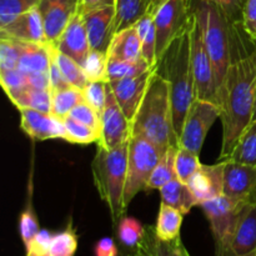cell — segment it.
<instances>
[{
	"instance_id": "cell-1",
	"label": "cell",
	"mask_w": 256,
	"mask_h": 256,
	"mask_svg": "<svg viewBox=\"0 0 256 256\" xmlns=\"http://www.w3.org/2000/svg\"><path fill=\"white\" fill-rule=\"evenodd\" d=\"M256 100V46L252 52L234 46L232 62L219 96L222 122V146L220 159L232 154L240 135L252 122Z\"/></svg>"
},
{
	"instance_id": "cell-2",
	"label": "cell",
	"mask_w": 256,
	"mask_h": 256,
	"mask_svg": "<svg viewBox=\"0 0 256 256\" xmlns=\"http://www.w3.org/2000/svg\"><path fill=\"white\" fill-rule=\"evenodd\" d=\"M132 136H142L166 152L170 146H180L174 129V116L168 80L154 68L146 92L130 122Z\"/></svg>"
},
{
	"instance_id": "cell-3",
	"label": "cell",
	"mask_w": 256,
	"mask_h": 256,
	"mask_svg": "<svg viewBox=\"0 0 256 256\" xmlns=\"http://www.w3.org/2000/svg\"><path fill=\"white\" fill-rule=\"evenodd\" d=\"M192 22L189 28L169 45L156 64L158 72L169 82L174 129L179 142L185 118L192 104L196 99L192 68V52H190Z\"/></svg>"
},
{
	"instance_id": "cell-4",
	"label": "cell",
	"mask_w": 256,
	"mask_h": 256,
	"mask_svg": "<svg viewBox=\"0 0 256 256\" xmlns=\"http://www.w3.org/2000/svg\"><path fill=\"white\" fill-rule=\"evenodd\" d=\"M128 159L129 142L114 149L98 146L96 154L92 162L94 184L102 202H106L114 222H119L128 210L124 204Z\"/></svg>"
},
{
	"instance_id": "cell-5",
	"label": "cell",
	"mask_w": 256,
	"mask_h": 256,
	"mask_svg": "<svg viewBox=\"0 0 256 256\" xmlns=\"http://www.w3.org/2000/svg\"><path fill=\"white\" fill-rule=\"evenodd\" d=\"M192 9L202 30L205 48L214 64L218 95L220 96L232 62V26L212 0H192Z\"/></svg>"
},
{
	"instance_id": "cell-6",
	"label": "cell",
	"mask_w": 256,
	"mask_h": 256,
	"mask_svg": "<svg viewBox=\"0 0 256 256\" xmlns=\"http://www.w3.org/2000/svg\"><path fill=\"white\" fill-rule=\"evenodd\" d=\"M164 152V150L145 138H130L128 178L124 194L125 206H129L140 192H146L150 176Z\"/></svg>"
},
{
	"instance_id": "cell-7",
	"label": "cell",
	"mask_w": 256,
	"mask_h": 256,
	"mask_svg": "<svg viewBox=\"0 0 256 256\" xmlns=\"http://www.w3.org/2000/svg\"><path fill=\"white\" fill-rule=\"evenodd\" d=\"M246 202L220 195L199 205L205 212L215 240L216 256H230V245Z\"/></svg>"
},
{
	"instance_id": "cell-8",
	"label": "cell",
	"mask_w": 256,
	"mask_h": 256,
	"mask_svg": "<svg viewBox=\"0 0 256 256\" xmlns=\"http://www.w3.org/2000/svg\"><path fill=\"white\" fill-rule=\"evenodd\" d=\"M156 64L169 45L189 28L194 15L192 0H165L154 12Z\"/></svg>"
},
{
	"instance_id": "cell-9",
	"label": "cell",
	"mask_w": 256,
	"mask_h": 256,
	"mask_svg": "<svg viewBox=\"0 0 256 256\" xmlns=\"http://www.w3.org/2000/svg\"><path fill=\"white\" fill-rule=\"evenodd\" d=\"M190 52H192V68L195 82V96H196V99L206 100V102H212L219 105L214 64H212L209 52L205 48L202 30L198 24L195 14L192 22V48H190Z\"/></svg>"
},
{
	"instance_id": "cell-10",
	"label": "cell",
	"mask_w": 256,
	"mask_h": 256,
	"mask_svg": "<svg viewBox=\"0 0 256 256\" xmlns=\"http://www.w3.org/2000/svg\"><path fill=\"white\" fill-rule=\"evenodd\" d=\"M220 115L222 110L219 105L206 100L195 99L182 125L180 146L200 154L210 128Z\"/></svg>"
},
{
	"instance_id": "cell-11",
	"label": "cell",
	"mask_w": 256,
	"mask_h": 256,
	"mask_svg": "<svg viewBox=\"0 0 256 256\" xmlns=\"http://www.w3.org/2000/svg\"><path fill=\"white\" fill-rule=\"evenodd\" d=\"M102 132L98 146L104 149H114L132 138L130 122L118 104L109 82H106V102L102 115Z\"/></svg>"
},
{
	"instance_id": "cell-12",
	"label": "cell",
	"mask_w": 256,
	"mask_h": 256,
	"mask_svg": "<svg viewBox=\"0 0 256 256\" xmlns=\"http://www.w3.org/2000/svg\"><path fill=\"white\" fill-rule=\"evenodd\" d=\"M224 195L246 204L256 202V166L224 160Z\"/></svg>"
},
{
	"instance_id": "cell-13",
	"label": "cell",
	"mask_w": 256,
	"mask_h": 256,
	"mask_svg": "<svg viewBox=\"0 0 256 256\" xmlns=\"http://www.w3.org/2000/svg\"><path fill=\"white\" fill-rule=\"evenodd\" d=\"M20 128L34 140L64 139V120L52 112H42L29 108H19Z\"/></svg>"
},
{
	"instance_id": "cell-14",
	"label": "cell",
	"mask_w": 256,
	"mask_h": 256,
	"mask_svg": "<svg viewBox=\"0 0 256 256\" xmlns=\"http://www.w3.org/2000/svg\"><path fill=\"white\" fill-rule=\"evenodd\" d=\"M82 15L92 49L108 54L115 34V6L99 8Z\"/></svg>"
},
{
	"instance_id": "cell-15",
	"label": "cell",
	"mask_w": 256,
	"mask_h": 256,
	"mask_svg": "<svg viewBox=\"0 0 256 256\" xmlns=\"http://www.w3.org/2000/svg\"><path fill=\"white\" fill-rule=\"evenodd\" d=\"M80 0H42L39 12L44 22L48 42H55L70 20L79 12Z\"/></svg>"
},
{
	"instance_id": "cell-16",
	"label": "cell",
	"mask_w": 256,
	"mask_h": 256,
	"mask_svg": "<svg viewBox=\"0 0 256 256\" xmlns=\"http://www.w3.org/2000/svg\"><path fill=\"white\" fill-rule=\"evenodd\" d=\"M154 68L145 74L139 75V76L108 82L112 92H114L118 104L120 105L129 122L134 119L135 114H136L138 109L142 104V98L146 92L148 85H149L150 78L154 72Z\"/></svg>"
},
{
	"instance_id": "cell-17",
	"label": "cell",
	"mask_w": 256,
	"mask_h": 256,
	"mask_svg": "<svg viewBox=\"0 0 256 256\" xmlns=\"http://www.w3.org/2000/svg\"><path fill=\"white\" fill-rule=\"evenodd\" d=\"M224 160L214 165L202 164L188 180V186L199 205L224 194Z\"/></svg>"
},
{
	"instance_id": "cell-18",
	"label": "cell",
	"mask_w": 256,
	"mask_h": 256,
	"mask_svg": "<svg viewBox=\"0 0 256 256\" xmlns=\"http://www.w3.org/2000/svg\"><path fill=\"white\" fill-rule=\"evenodd\" d=\"M52 45L62 54L68 55L80 65H82L92 50V46H90L84 19L80 12L75 14L59 39L52 42Z\"/></svg>"
},
{
	"instance_id": "cell-19",
	"label": "cell",
	"mask_w": 256,
	"mask_h": 256,
	"mask_svg": "<svg viewBox=\"0 0 256 256\" xmlns=\"http://www.w3.org/2000/svg\"><path fill=\"white\" fill-rule=\"evenodd\" d=\"M0 38L22 42H36V44L48 42L44 22L39 9L36 8L30 10L5 26L0 28Z\"/></svg>"
},
{
	"instance_id": "cell-20",
	"label": "cell",
	"mask_w": 256,
	"mask_h": 256,
	"mask_svg": "<svg viewBox=\"0 0 256 256\" xmlns=\"http://www.w3.org/2000/svg\"><path fill=\"white\" fill-rule=\"evenodd\" d=\"M256 250V202L242 209L230 245V256L249 254Z\"/></svg>"
},
{
	"instance_id": "cell-21",
	"label": "cell",
	"mask_w": 256,
	"mask_h": 256,
	"mask_svg": "<svg viewBox=\"0 0 256 256\" xmlns=\"http://www.w3.org/2000/svg\"><path fill=\"white\" fill-rule=\"evenodd\" d=\"M142 58V42L135 25L115 32L108 50V59L135 62Z\"/></svg>"
},
{
	"instance_id": "cell-22",
	"label": "cell",
	"mask_w": 256,
	"mask_h": 256,
	"mask_svg": "<svg viewBox=\"0 0 256 256\" xmlns=\"http://www.w3.org/2000/svg\"><path fill=\"white\" fill-rule=\"evenodd\" d=\"M130 256H192L182 244V239L162 242L155 235L154 228L146 226L144 238Z\"/></svg>"
},
{
	"instance_id": "cell-23",
	"label": "cell",
	"mask_w": 256,
	"mask_h": 256,
	"mask_svg": "<svg viewBox=\"0 0 256 256\" xmlns=\"http://www.w3.org/2000/svg\"><path fill=\"white\" fill-rule=\"evenodd\" d=\"M52 55H50L49 42L36 44V42H22V55L18 62V70L25 75L49 72Z\"/></svg>"
},
{
	"instance_id": "cell-24",
	"label": "cell",
	"mask_w": 256,
	"mask_h": 256,
	"mask_svg": "<svg viewBox=\"0 0 256 256\" xmlns=\"http://www.w3.org/2000/svg\"><path fill=\"white\" fill-rule=\"evenodd\" d=\"M159 192L162 202L179 210L184 215L188 214L194 206H199L196 198L194 196L186 182H182L178 178L168 182Z\"/></svg>"
},
{
	"instance_id": "cell-25",
	"label": "cell",
	"mask_w": 256,
	"mask_h": 256,
	"mask_svg": "<svg viewBox=\"0 0 256 256\" xmlns=\"http://www.w3.org/2000/svg\"><path fill=\"white\" fill-rule=\"evenodd\" d=\"M10 102L19 108L39 110L42 112H52V89H39V88L26 86L6 94Z\"/></svg>"
},
{
	"instance_id": "cell-26",
	"label": "cell",
	"mask_w": 256,
	"mask_h": 256,
	"mask_svg": "<svg viewBox=\"0 0 256 256\" xmlns=\"http://www.w3.org/2000/svg\"><path fill=\"white\" fill-rule=\"evenodd\" d=\"M184 214L174 208L162 202L156 224L154 226L155 235L162 242H174L180 238Z\"/></svg>"
},
{
	"instance_id": "cell-27",
	"label": "cell",
	"mask_w": 256,
	"mask_h": 256,
	"mask_svg": "<svg viewBox=\"0 0 256 256\" xmlns=\"http://www.w3.org/2000/svg\"><path fill=\"white\" fill-rule=\"evenodd\" d=\"M115 32L134 26L149 12V0H116Z\"/></svg>"
},
{
	"instance_id": "cell-28",
	"label": "cell",
	"mask_w": 256,
	"mask_h": 256,
	"mask_svg": "<svg viewBox=\"0 0 256 256\" xmlns=\"http://www.w3.org/2000/svg\"><path fill=\"white\" fill-rule=\"evenodd\" d=\"M180 146H170L166 152L162 154V159L155 166L149 182H148V190H160L162 186L170 182L172 180L176 179V168H175V160H176L178 150Z\"/></svg>"
},
{
	"instance_id": "cell-29",
	"label": "cell",
	"mask_w": 256,
	"mask_h": 256,
	"mask_svg": "<svg viewBox=\"0 0 256 256\" xmlns=\"http://www.w3.org/2000/svg\"><path fill=\"white\" fill-rule=\"evenodd\" d=\"M136 32L142 42V58L152 65L156 66V29H155L154 14L148 12L135 24Z\"/></svg>"
},
{
	"instance_id": "cell-30",
	"label": "cell",
	"mask_w": 256,
	"mask_h": 256,
	"mask_svg": "<svg viewBox=\"0 0 256 256\" xmlns=\"http://www.w3.org/2000/svg\"><path fill=\"white\" fill-rule=\"evenodd\" d=\"M226 160L256 166V120H252L240 135Z\"/></svg>"
},
{
	"instance_id": "cell-31",
	"label": "cell",
	"mask_w": 256,
	"mask_h": 256,
	"mask_svg": "<svg viewBox=\"0 0 256 256\" xmlns=\"http://www.w3.org/2000/svg\"><path fill=\"white\" fill-rule=\"evenodd\" d=\"M49 49L52 59L55 60V62L59 66L60 72L64 75L65 79L68 80V82H70L75 88H79L82 90L84 89L88 85V82H89V80H88L82 65L75 62L74 59H72L70 56L59 52L52 42H49Z\"/></svg>"
},
{
	"instance_id": "cell-32",
	"label": "cell",
	"mask_w": 256,
	"mask_h": 256,
	"mask_svg": "<svg viewBox=\"0 0 256 256\" xmlns=\"http://www.w3.org/2000/svg\"><path fill=\"white\" fill-rule=\"evenodd\" d=\"M152 69V66L144 58L135 62L108 59V82L139 76Z\"/></svg>"
},
{
	"instance_id": "cell-33",
	"label": "cell",
	"mask_w": 256,
	"mask_h": 256,
	"mask_svg": "<svg viewBox=\"0 0 256 256\" xmlns=\"http://www.w3.org/2000/svg\"><path fill=\"white\" fill-rule=\"evenodd\" d=\"M52 92V114L59 118H65L80 102H85L84 92L79 88L69 86Z\"/></svg>"
},
{
	"instance_id": "cell-34",
	"label": "cell",
	"mask_w": 256,
	"mask_h": 256,
	"mask_svg": "<svg viewBox=\"0 0 256 256\" xmlns=\"http://www.w3.org/2000/svg\"><path fill=\"white\" fill-rule=\"evenodd\" d=\"M65 126V138L68 142L72 144L88 145L92 142H98L100 139V132L88 126V125L82 124L76 120L72 119L69 116L62 118Z\"/></svg>"
},
{
	"instance_id": "cell-35",
	"label": "cell",
	"mask_w": 256,
	"mask_h": 256,
	"mask_svg": "<svg viewBox=\"0 0 256 256\" xmlns=\"http://www.w3.org/2000/svg\"><path fill=\"white\" fill-rule=\"evenodd\" d=\"M146 226L132 216H124L118 222V238L124 246L135 249L144 238Z\"/></svg>"
},
{
	"instance_id": "cell-36",
	"label": "cell",
	"mask_w": 256,
	"mask_h": 256,
	"mask_svg": "<svg viewBox=\"0 0 256 256\" xmlns=\"http://www.w3.org/2000/svg\"><path fill=\"white\" fill-rule=\"evenodd\" d=\"M76 230L70 222L64 230L56 232L52 236V245H50L49 256H74L78 250Z\"/></svg>"
},
{
	"instance_id": "cell-37",
	"label": "cell",
	"mask_w": 256,
	"mask_h": 256,
	"mask_svg": "<svg viewBox=\"0 0 256 256\" xmlns=\"http://www.w3.org/2000/svg\"><path fill=\"white\" fill-rule=\"evenodd\" d=\"M42 0H0V28L5 26L20 15L39 8Z\"/></svg>"
},
{
	"instance_id": "cell-38",
	"label": "cell",
	"mask_w": 256,
	"mask_h": 256,
	"mask_svg": "<svg viewBox=\"0 0 256 256\" xmlns=\"http://www.w3.org/2000/svg\"><path fill=\"white\" fill-rule=\"evenodd\" d=\"M89 82H108V54L98 50H90L82 65Z\"/></svg>"
},
{
	"instance_id": "cell-39",
	"label": "cell",
	"mask_w": 256,
	"mask_h": 256,
	"mask_svg": "<svg viewBox=\"0 0 256 256\" xmlns=\"http://www.w3.org/2000/svg\"><path fill=\"white\" fill-rule=\"evenodd\" d=\"M202 162L199 160V154L186 149V148H179L175 160V168H176L178 179L182 182H188L192 175L200 168Z\"/></svg>"
},
{
	"instance_id": "cell-40",
	"label": "cell",
	"mask_w": 256,
	"mask_h": 256,
	"mask_svg": "<svg viewBox=\"0 0 256 256\" xmlns=\"http://www.w3.org/2000/svg\"><path fill=\"white\" fill-rule=\"evenodd\" d=\"M39 232V222H38V216L32 209V202H28L19 216V232L25 249H29L30 244Z\"/></svg>"
},
{
	"instance_id": "cell-41",
	"label": "cell",
	"mask_w": 256,
	"mask_h": 256,
	"mask_svg": "<svg viewBox=\"0 0 256 256\" xmlns=\"http://www.w3.org/2000/svg\"><path fill=\"white\" fill-rule=\"evenodd\" d=\"M20 55L22 42L0 38V70L16 69Z\"/></svg>"
},
{
	"instance_id": "cell-42",
	"label": "cell",
	"mask_w": 256,
	"mask_h": 256,
	"mask_svg": "<svg viewBox=\"0 0 256 256\" xmlns=\"http://www.w3.org/2000/svg\"><path fill=\"white\" fill-rule=\"evenodd\" d=\"M85 102L102 115L106 102V82H89L86 86L82 89Z\"/></svg>"
},
{
	"instance_id": "cell-43",
	"label": "cell",
	"mask_w": 256,
	"mask_h": 256,
	"mask_svg": "<svg viewBox=\"0 0 256 256\" xmlns=\"http://www.w3.org/2000/svg\"><path fill=\"white\" fill-rule=\"evenodd\" d=\"M68 116L82 122V124L88 125L98 132H102V118L86 102H82L76 105Z\"/></svg>"
},
{
	"instance_id": "cell-44",
	"label": "cell",
	"mask_w": 256,
	"mask_h": 256,
	"mask_svg": "<svg viewBox=\"0 0 256 256\" xmlns=\"http://www.w3.org/2000/svg\"><path fill=\"white\" fill-rule=\"evenodd\" d=\"M224 12L232 26H240L242 22V12L246 0H212Z\"/></svg>"
},
{
	"instance_id": "cell-45",
	"label": "cell",
	"mask_w": 256,
	"mask_h": 256,
	"mask_svg": "<svg viewBox=\"0 0 256 256\" xmlns=\"http://www.w3.org/2000/svg\"><path fill=\"white\" fill-rule=\"evenodd\" d=\"M0 82L6 94L29 86L28 76L18 69L0 70Z\"/></svg>"
},
{
	"instance_id": "cell-46",
	"label": "cell",
	"mask_w": 256,
	"mask_h": 256,
	"mask_svg": "<svg viewBox=\"0 0 256 256\" xmlns=\"http://www.w3.org/2000/svg\"><path fill=\"white\" fill-rule=\"evenodd\" d=\"M242 30L248 39L256 45V0H246L242 12Z\"/></svg>"
},
{
	"instance_id": "cell-47",
	"label": "cell",
	"mask_w": 256,
	"mask_h": 256,
	"mask_svg": "<svg viewBox=\"0 0 256 256\" xmlns=\"http://www.w3.org/2000/svg\"><path fill=\"white\" fill-rule=\"evenodd\" d=\"M52 236H54V234H52V232H49V230L46 229H40V232H38L36 236L34 238V240H32V244H30L29 249H26V252L28 250H34V252L49 254Z\"/></svg>"
},
{
	"instance_id": "cell-48",
	"label": "cell",
	"mask_w": 256,
	"mask_h": 256,
	"mask_svg": "<svg viewBox=\"0 0 256 256\" xmlns=\"http://www.w3.org/2000/svg\"><path fill=\"white\" fill-rule=\"evenodd\" d=\"M49 78H50V89H52V92H56V90H62V89H65V88L72 86L70 82H68V80L65 79L64 75L62 74L59 66L56 65L55 60L52 59V62H50Z\"/></svg>"
},
{
	"instance_id": "cell-49",
	"label": "cell",
	"mask_w": 256,
	"mask_h": 256,
	"mask_svg": "<svg viewBox=\"0 0 256 256\" xmlns=\"http://www.w3.org/2000/svg\"><path fill=\"white\" fill-rule=\"evenodd\" d=\"M95 256H118V248L112 238H102L98 240L94 246Z\"/></svg>"
},
{
	"instance_id": "cell-50",
	"label": "cell",
	"mask_w": 256,
	"mask_h": 256,
	"mask_svg": "<svg viewBox=\"0 0 256 256\" xmlns=\"http://www.w3.org/2000/svg\"><path fill=\"white\" fill-rule=\"evenodd\" d=\"M115 4H116V0H80L79 12L85 14L94 9H99V8L115 6Z\"/></svg>"
},
{
	"instance_id": "cell-51",
	"label": "cell",
	"mask_w": 256,
	"mask_h": 256,
	"mask_svg": "<svg viewBox=\"0 0 256 256\" xmlns=\"http://www.w3.org/2000/svg\"><path fill=\"white\" fill-rule=\"evenodd\" d=\"M29 86L39 88V89H50L49 72H40V74L26 75Z\"/></svg>"
},
{
	"instance_id": "cell-52",
	"label": "cell",
	"mask_w": 256,
	"mask_h": 256,
	"mask_svg": "<svg viewBox=\"0 0 256 256\" xmlns=\"http://www.w3.org/2000/svg\"><path fill=\"white\" fill-rule=\"evenodd\" d=\"M164 2L165 0H149V12H154L159 8V5Z\"/></svg>"
},
{
	"instance_id": "cell-53",
	"label": "cell",
	"mask_w": 256,
	"mask_h": 256,
	"mask_svg": "<svg viewBox=\"0 0 256 256\" xmlns=\"http://www.w3.org/2000/svg\"><path fill=\"white\" fill-rule=\"evenodd\" d=\"M26 256H49V254H44V252H34V250H28Z\"/></svg>"
},
{
	"instance_id": "cell-54",
	"label": "cell",
	"mask_w": 256,
	"mask_h": 256,
	"mask_svg": "<svg viewBox=\"0 0 256 256\" xmlns=\"http://www.w3.org/2000/svg\"><path fill=\"white\" fill-rule=\"evenodd\" d=\"M255 254H256V250H255V252H249V254H244V255H232V256H255Z\"/></svg>"
},
{
	"instance_id": "cell-55",
	"label": "cell",
	"mask_w": 256,
	"mask_h": 256,
	"mask_svg": "<svg viewBox=\"0 0 256 256\" xmlns=\"http://www.w3.org/2000/svg\"><path fill=\"white\" fill-rule=\"evenodd\" d=\"M252 120H256V100H255V108H254V115H252Z\"/></svg>"
},
{
	"instance_id": "cell-56",
	"label": "cell",
	"mask_w": 256,
	"mask_h": 256,
	"mask_svg": "<svg viewBox=\"0 0 256 256\" xmlns=\"http://www.w3.org/2000/svg\"><path fill=\"white\" fill-rule=\"evenodd\" d=\"M255 256H256V254H255Z\"/></svg>"
}]
</instances>
